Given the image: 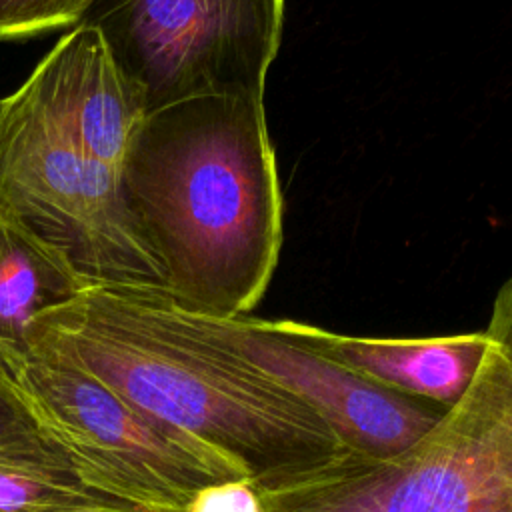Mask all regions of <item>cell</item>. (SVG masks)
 Wrapping results in <instances>:
<instances>
[{"mask_svg": "<svg viewBox=\"0 0 512 512\" xmlns=\"http://www.w3.org/2000/svg\"><path fill=\"white\" fill-rule=\"evenodd\" d=\"M28 352L80 368L204 440L256 492L360 458L308 406L226 356L202 314L154 292L90 286L32 322Z\"/></svg>", "mask_w": 512, "mask_h": 512, "instance_id": "1", "label": "cell"}, {"mask_svg": "<svg viewBox=\"0 0 512 512\" xmlns=\"http://www.w3.org/2000/svg\"><path fill=\"white\" fill-rule=\"evenodd\" d=\"M126 204L164 298L246 316L282 248V190L264 98L206 94L148 110L128 152Z\"/></svg>", "mask_w": 512, "mask_h": 512, "instance_id": "2", "label": "cell"}, {"mask_svg": "<svg viewBox=\"0 0 512 512\" xmlns=\"http://www.w3.org/2000/svg\"><path fill=\"white\" fill-rule=\"evenodd\" d=\"M146 112L98 30L70 28L0 100V206L64 252L90 286L164 296L124 188Z\"/></svg>", "mask_w": 512, "mask_h": 512, "instance_id": "3", "label": "cell"}, {"mask_svg": "<svg viewBox=\"0 0 512 512\" xmlns=\"http://www.w3.org/2000/svg\"><path fill=\"white\" fill-rule=\"evenodd\" d=\"M464 396L410 448L262 490L260 512H512V276Z\"/></svg>", "mask_w": 512, "mask_h": 512, "instance_id": "4", "label": "cell"}, {"mask_svg": "<svg viewBox=\"0 0 512 512\" xmlns=\"http://www.w3.org/2000/svg\"><path fill=\"white\" fill-rule=\"evenodd\" d=\"M14 388L90 490L134 506L184 512L204 488L246 472L190 432L142 410L88 372L28 352Z\"/></svg>", "mask_w": 512, "mask_h": 512, "instance_id": "5", "label": "cell"}, {"mask_svg": "<svg viewBox=\"0 0 512 512\" xmlns=\"http://www.w3.org/2000/svg\"><path fill=\"white\" fill-rule=\"evenodd\" d=\"M286 0H92L102 36L146 110L206 94L264 98Z\"/></svg>", "mask_w": 512, "mask_h": 512, "instance_id": "6", "label": "cell"}, {"mask_svg": "<svg viewBox=\"0 0 512 512\" xmlns=\"http://www.w3.org/2000/svg\"><path fill=\"white\" fill-rule=\"evenodd\" d=\"M214 344L324 420L356 456L386 460L420 440L444 406L380 388L268 326V320L204 316Z\"/></svg>", "mask_w": 512, "mask_h": 512, "instance_id": "7", "label": "cell"}, {"mask_svg": "<svg viewBox=\"0 0 512 512\" xmlns=\"http://www.w3.org/2000/svg\"><path fill=\"white\" fill-rule=\"evenodd\" d=\"M268 326L380 388L444 408L454 406L464 396L490 344L486 332L434 338H364L294 320H268Z\"/></svg>", "mask_w": 512, "mask_h": 512, "instance_id": "8", "label": "cell"}, {"mask_svg": "<svg viewBox=\"0 0 512 512\" xmlns=\"http://www.w3.org/2000/svg\"><path fill=\"white\" fill-rule=\"evenodd\" d=\"M90 288L68 256L0 206V360L28 354L32 322Z\"/></svg>", "mask_w": 512, "mask_h": 512, "instance_id": "9", "label": "cell"}, {"mask_svg": "<svg viewBox=\"0 0 512 512\" xmlns=\"http://www.w3.org/2000/svg\"><path fill=\"white\" fill-rule=\"evenodd\" d=\"M104 500L112 498L90 490L70 472L0 462V512H52Z\"/></svg>", "mask_w": 512, "mask_h": 512, "instance_id": "10", "label": "cell"}, {"mask_svg": "<svg viewBox=\"0 0 512 512\" xmlns=\"http://www.w3.org/2000/svg\"><path fill=\"white\" fill-rule=\"evenodd\" d=\"M0 462L74 474L66 454L42 434V430L38 428V424L22 404L12 382V374L2 360H0Z\"/></svg>", "mask_w": 512, "mask_h": 512, "instance_id": "11", "label": "cell"}, {"mask_svg": "<svg viewBox=\"0 0 512 512\" xmlns=\"http://www.w3.org/2000/svg\"><path fill=\"white\" fill-rule=\"evenodd\" d=\"M92 0H0V40L80 24Z\"/></svg>", "mask_w": 512, "mask_h": 512, "instance_id": "12", "label": "cell"}, {"mask_svg": "<svg viewBox=\"0 0 512 512\" xmlns=\"http://www.w3.org/2000/svg\"><path fill=\"white\" fill-rule=\"evenodd\" d=\"M184 512H260V506L252 484L240 480L200 490Z\"/></svg>", "mask_w": 512, "mask_h": 512, "instance_id": "13", "label": "cell"}, {"mask_svg": "<svg viewBox=\"0 0 512 512\" xmlns=\"http://www.w3.org/2000/svg\"><path fill=\"white\" fill-rule=\"evenodd\" d=\"M52 512H170V510H154V508L134 506V504H128V502L104 500V502H90V504L60 508V510H52Z\"/></svg>", "mask_w": 512, "mask_h": 512, "instance_id": "14", "label": "cell"}]
</instances>
